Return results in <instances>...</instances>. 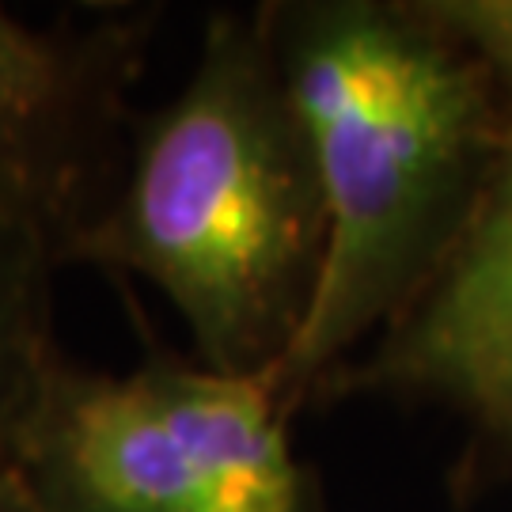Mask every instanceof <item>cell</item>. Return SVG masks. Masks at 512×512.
Instances as JSON below:
<instances>
[{"label": "cell", "instance_id": "6da1fadb", "mask_svg": "<svg viewBox=\"0 0 512 512\" xmlns=\"http://www.w3.org/2000/svg\"><path fill=\"white\" fill-rule=\"evenodd\" d=\"M258 19L327 209L311 308L266 380L289 414L418 293L512 110L490 69L421 4L293 0L262 4Z\"/></svg>", "mask_w": 512, "mask_h": 512}, {"label": "cell", "instance_id": "7a4b0ae2", "mask_svg": "<svg viewBox=\"0 0 512 512\" xmlns=\"http://www.w3.org/2000/svg\"><path fill=\"white\" fill-rule=\"evenodd\" d=\"M69 251L152 281L183 315L198 365L270 380L319 285L327 209L258 12L209 19L122 194Z\"/></svg>", "mask_w": 512, "mask_h": 512}, {"label": "cell", "instance_id": "3957f363", "mask_svg": "<svg viewBox=\"0 0 512 512\" xmlns=\"http://www.w3.org/2000/svg\"><path fill=\"white\" fill-rule=\"evenodd\" d=\"M262 376L152 357L84 372L57 357L8 433L38 512H319Z\"/></svg>", "mask_w": 512, "mask_h": 512}, {"label": "cell", "instance_id": "277c9868", "mask_svg": "<svg viewBox=\"0 0 512 512\" xmlns=\"http://www.w3.org/2000/svg\"><path fill=\"white\" fill-rule=\"evenodd\" d=\"M323 387L433 399L512 452V129L448 251L380 330L376 353Z\"/></svg>", "mask_w": 512, "mask_h": 512}, {"label": "cell", "instance_id": "5b68a950", "mask_svg": "<svg viewBox=\"0 0 512 512\" xmlns=\"http://www.w3.org/2000/svg\"><path fill=\"white\" fill-rule=\"evenodd\" d=\"M84 107V61L65 42L38 35L0 8V175L35 190L61 220L76 171L73 137Z\"/></svg>", "mask_w": 512, "mask_h": 512}, {"label": "cell", "instance_id": "8992f818", "mask_svg": "<svg viewBox=\"0 0 512 512\" xmlns=\"http://www.w3.org/2000/svg\"><path fill=\"white\" fill-rule=\"evenodd\" d=\"M73 232L35 190L0 175V440L54 368L50 262L69 255Z\"/></svg>", "mask_w": 512, "mask_h": 512}, {"label": "cell", "instance_id": "52a82bcc", "mask_svg": "<svg viewBox=\"0 0 512 512\" xmlns=\"http://www.w3.org/2000/svg\"><path fill=\"white\" fill-rule=\"evenodd\" d=\"M421 8L490 69L512 110V0H421Z\"/></svg>", "mask_w": 512, "mask_h": 512}, {"label": "cell", "instance_id": "ba28073f", "mask_svg": "<svg viewBox=\"0 0 512 512\" xmlns=\"http://www.w3.org/2000/svg\"><path fill=\"white\" fill-rule=\"evenodd\" d=\"M0 512H38L35 494L4 440H0Z\"/></svg>", "mask_w": 512, "mask_h": 512}]
</instances>
